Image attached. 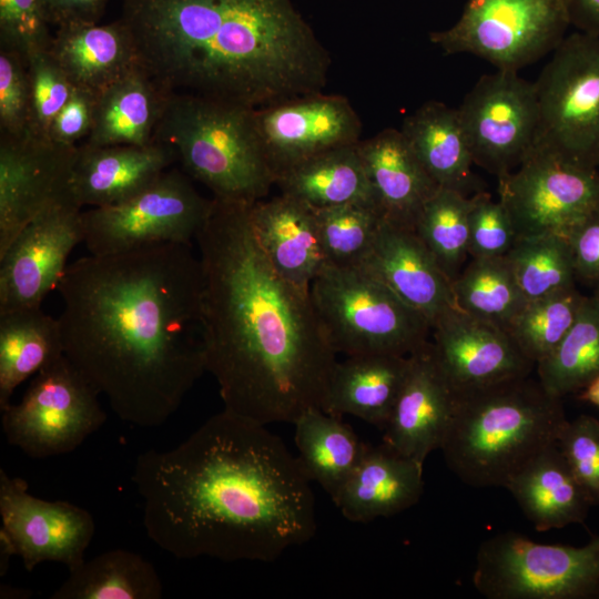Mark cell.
Masks as SVG:
<instances>
[{
	"label": "cell",
	"instance_id": "d590c367",
	"mask_svg": "<svg viewBox=\"0 0 599 599\" xmlns=\"http://www.w3.org/2000/svg\"><path fill=\"white\" fill-rule=\"evenodd\" d=\"M453 291L461 312L506 331L528 303L506 255L471 258Z\"/></svg>",
	"mask_w": 599,
	"mask_h": 599
},
{
	"label": "cell",
	"instance_id": "f6af8a7d",
	"mask_svg": "<svg viewBox=\"0 0 599 599\" xmlns=\"http://www.w3.org/2000/svg\"><path fill=\"white\" fill-rule=\"evenodd\" d=\"M31 93L27 62L0 49V132L19 135L28 131Z\"/></svg>",
	"mask_w": 599,
	"mask_h": 599
},
{
	"label": "cell",
	"instance_id": "52a82bcc",
	"mask_svg": "<svg viewBox=\"0 0 599 599\" xmlns=\"http://www.w3.org/2000/svg\"><path fill=\"white\" fill-rule=\"evenodd\" d=\"M309 296L336 354L409 356L429 342L430 323L363 266L325 264Z\"/></svg>",
	"mask_w": 599,
	"mask_h": 599
},
{
	"label": "cell",
	"instance_id": "7bdbcfd3",
	"mask_svg": "<svg viewBox=\"0 0 599 599\" xmlns=\"http://www.w3.org/2000/svg\"><path fill=\"white\" fill-rule=\"evenodd\" d=\"M38 0H0V49L20 55L26 62L49 50L53 39Z\"/></svg>",
	"mask_w": 599,
	"mask_h": 599
},
{
	"label": "cell",
	"instance_id": "ba28073f",
	"mask_svg": "<svg viewBox=\"0 0 599 599\" xmlns=\"http://www.w3.org/2000/svg\"><path fill=\"white\" fill-rule=\"evenodd\" d=\"M473 585L488 599H599V536L575 547L497 534L478 548Z\"/></svg>",
	"mask_w": 599,
	"mask_h": 599
},
{
	"label": "cell",
	"instance_id": "4dcf8cb0",
	"mask_svg": "<svg viewBox=\"0 0 599 599\" xmlns=\"http://www.w3.org/2000/svg\"><path fill=\"white\" fill-rule=\"evenodd\" d=\"M63 354L59 319L41 306L0 313V409L22 382Z\"/></svg>",
	"mask_w": 599,
	"mask_h": 599
},
{
	"label": "cell",
	"instance_id": "44dd1931",
	"mask_svg": "<svg viewBox=\"0 0 599 599\" xmlns=\"http://www.w3.org/2000/svg\"><path fill=\"white\" fill-rule=\"evenodd\" d=\"M363 266L433 326L459 309L453 282L414 230L383 220ZM460 311V309H459Z\"/></svg>",
	"mask_w": 599,
	"mask_h": 599
},
{
	"label": "cell",
	"instance_id": "9c48e42d",
	"mask_svg": "<svg viewBox=\"0 0 599 599\" xmlns=\"http://www.w3.org/2000/svg\"><path fill=\"white\" fill-rule=\"evenodd\" d=\"M539 126L534 149L599 166V37H565L535 81Z\"/></svg>",
	"mask_w": 599,
	"mask_h": 599
},
{
	"label": "cell",
	"instance_id": "b9f144b4",
	"mask_svg": "<svg viewBox=\"0 0 599 599\" xmlns=\"http://www.w3.org/2000/svg\"><path fill=\"white\" fill-rule=\"evenodd\" d=\"M556 443L592 506H599V420L583 414L567 419Z\"/></svg>",
	"mask_w": 599,
	"mask_h": 599
},
{
	"label": "cell",
	"instance_id": "d6986e66",
	"mask_svg": "<svg viewBox=\"0 0 599 599\" xmlns=\"http://www.w3.org/2000/svg\"><path fill=\"white\" fill-rule=\"evenodd\" d=\"M432 335L436 359L457 393L527 377L536 367L505 328L459 309L441 317Z\"/></svg>",
	"mask_w": 599,
	"mask_h": 599
},
{
	"label": "cell",
	"instance_id": "74e56055",
	"mask_svg": "<svg viewBox=\"0 0 599 599\" xmlns=\"http://www.w3.org/2000/svg\"><path fill=\"white\" fill-rule=\"evenodd\" d=\"M506 257L527 301L576 285L570 245L562 234L519 236Z\"/></svg>",
	"mask_w": 599,
	"mask_h": 599
},
{
	"label": "cell",
	"instance_id": "1f68e13d",
	"mask_svg": "<svg viewBox=\"0 0 599 599\" xmlns=\"http://www.w3.org/2000/svg\"><path fill=\"white\" fill-rule=\"evenodd\" d=\"M357 144L319 153L278 176L275 185L282 194L313 209L347 203L376 205Z\"/></svg>",
	"mask_w": 599,
	"mask_h": 599
},
{
	"label": "cell",
	"instance_id": "30bf717a",
	"mask_svg": "<svg viewBox=\"0 0 599 599\" xmlns=\"http://www.w3.org/2000/svg\"><path fill=\"white\" fill-rule=\"evenodd\" d=\"M213 199L206 200L179 170H166L130 199L82 211L83 243L92 255L144 246L192 245L204 226Z\"/></svg>",
	"mask_w": 599,
	"mask_h": 599
},
{
	"label": "cell",
	"instance_id": "4316f807",
	"mask_svg": "<svg viewBox=\"0 0 599 599\" xmlns=\"http://www.w3.org/2000/svg\"><path fill=\"white\" fill-rule=\"evenodd\" d=\"M504 488L538 531L582 524L592 507L557 443L532 456Z\"/></svg>",
	"mask_w": 599,
	"mask_h": 599
},
{
	"label": "cell",
	"instance_id": "681fc988",
	"mask_svg": "<svg viewBox=\"0 0 599 599\" xmlns=\"http://www.w3.org/2000/svg\"><path fill=\"white\" fill-rule=\"evenodd\" d=\"M569 24L581 33L599 37V0H560Z\"/></svg>",
	"mask_w": 599,
	"mask_h": 599
},
{
	"label": "cell",
	"instance_id": "60d3db41",
	"mask_svg": "<svg viewBox=\"0 0 599 599\" xmlns=\"http://www.w3.org/2000/svg\"><path fill=\"white\" fill-rule=\"evenodd\" d=\"M27 67L31 93L28 131L48 138L50 125L67 103L73 84L50 49L32 54Z\"/></svg>",
	"mask_w": 599,
	"mask_h": 599
},
{
	"label": "cell",
	"instance_id": "5bb4252c",
	"mask_svg": "<svg viewBox=\"0 0 599 599\" xmlns=\"http://www.w3.org/2000/svg\"><path fill=\"white\" fill-rule=\"evenodd\" d=\"M498 194L517 237L546 232L565 236L599 207V172L534 149L515 171L498 177Z\"/></svg>",
	"mask_w": 599,
	"mask_h": 599
},
{
	"label": "cell",
	"instance_id": "3957f363",
	"mask_svg": "<svg viewBox=\"0 0 599 599\" xmlns=\"http://www.w3.org/2000/svg\"><path fill=\"white\" fill-rule=\"evenodd\" d=\"M248 203L213 197L196 236L206 372L227 409L262 425L321 408L337 363L309 293L274 268Z\"/></svg>",
	"mask_w": 599,
	"mask_h": 599
},
{
	"label": "cell",
	"instance_id": "603a6c76",
	"mask_svg": "<svg viewBox=\"0 0 599 599\" xmlns=\"http://www.w3.org/2000/svg\"><path fill=\"white\" fill-rule=\"evenodd\" d=\"M424 486V464L385 443L367 445L358 466L332 500L347 520L366 524L413 507Z\"/></svg>",
	"mask_w": 599,
	"mask_h": 599
},
{
	"label": "cell",
	"instance_id": "d4e9b609",
	"mask_svg": "<svg viewBox=\"0 0 599 599\" xmlns=\"http://www.w3.org/2000/svg\"><path fill=\"white\" fill-rule=\"evenodd\" d=\"M357 148L383 219L414 230L423 206L439 186L400 130L385 129L359 141Z\"/></svg>",
	"mask_w": 599,
	"mask_h": 599
},
{
	"label": "cell",
	"instance_id": "8fae6325",
	"mask_svg": "<svg viewBox=\"0 0 599 599\" xmlns=\"http://www.w3.org/2000/svg\"><path fill=\"white\" fill-rule=\"evenodd\" d=\"M99 396L63 354L34 375L19 403L1 410L6 439L32 458L69 454L105 423Z\"/></svg>",
	"mask_w": 599,
	"mask_h": 599
},
{
	"label": "cell",
	"instance_id": "f546056e",
	"mask_svg": "<svg viewBox=\"0 0 599 599\" xmlns=\"http://www.w3.org/2000/svg\"><path fill=\"white\" fill-rule=\"evenodd\" d=\"M399 130L438 186L465 195L480 191L457 109L437 101L426 102L405 118Z\"/></svg>",
	"mask_w": 599,
	"mask_h": 599
},
{
	"label": "cell",
	"instance_id": "f35d334b",
	"mask_svg": "<svg viewBox=\"0 0 599 599\" xmlns=\"http://www.w3.org/2000/svg\"><path fill=\"white\" fill-rule=\"evenodd\" d=\"M585 297L575 285L528 301L507 332L522 354L537 364L565 337L576 321Z\"/></svg>",
	"mask_w": 599,
	"mask_h": 599
},
{
	"label": "cell",
	"instance_id": "c3c4849f",
	"mask_svg": "<svg viewBox=\"0 0 599 599\" xmlns=\"http://www.w3.org/2000/svg\"><path fill=\"white\" fill-rule=\"evenodd\" d=\"M108 0H38L50 26L98 23Z\"/></svg>",
	"mask_w": 599,
	"mask_h": 599
},
{
	"label": "cell",
	"instance_id": "8d00e7d4",
	"mask_svg": "<svg viewBox=\"0 0 599 599\" xmlns=\"http://www.w3.org/2000/svg\"><path fill=\"white\" fill-rule=\"evenodd\" d=\"M474 194L438 187L423 206L414 231L454 282L468 253L469 217Z\"/></svg>",
	"mask_w": 599,
	"mask_h": 599
},
{
	"label": "cell",
	"instance_id": "e575fe53",
	"mask_svg": "<svg viewBox=\"0 0 599 599\" xmlns=\"http://www.w3.org/2000/svg\"><path fill=\"white\" fill-rule=\"evenodd\" d=\"M536 369L546 392L560 398L581 392L599 376V298L585 297L570 329Z\"/></svg>",
	"mask_w": 599,
	"mask_h": 599
},
{
	"label": "cell",
	"instance_id": "277c9868",
	"mask_svg": "<svg viewBox=\"0 0 599 599\" xmlns=\"http://www.w3.org/2000/svg\"><path fill=\"white\" fill-rule=\"evenodd\" d=\"M121 18L171 93L260 109L326 85L328 53L291 0H123Z\"/></svg>",
	"mask_w": 599,
	"mask_h": 599
},
{
	"label": "cell",
	"instance_id": "2e32d148",
	"mask_svg": "<svg viewBox=\"0 0 599 599\" xmlns=\"http://www.w3.org/2000/svg\"><path fill=\"white\" fill-rule=\"evenodd\" d=\"M1 529L27 571L45 561L68 570L84 560L95 534L93 516L65 500H44L29 493L28 483L0 469Z\"/></svg>",
	"mask_w": 599,
	"mask_h": 599
},
{
	"label": "cell",
	"instance_id": "ac0fdd59",
	"mask_svg": "<svg viewBox=\"0 0 599 599\" xmlns=\"http://www.w3.org/2000/svg\"><path fill=\"white\" fill-rule=\"evenodd\" d=\"M255 122L275 182L319 153L361 141L362 123L347 99L322 92L255 109Z\"/></svg>",
	"mask_w": 599,
	"mask_h": 599
},
{
	"label": "cell",
	"instance_id": "816d5d0a",
	"mask_svg": "<svg viewBox=\"0 0 599 599\" xmlns=\"http://www.w3.org/2000/svg\"><path fill=\"white\" fill-rule=\"evenodd\" d=\"M593 295L599 298V285L596 286Z\"/></svg>",
	"mask_w": 599,
	"mask_h": 599
},
{
	"label": "cell",
	"instance_id": "7c38bea8",
	"mask_svg": "<svg viewBox=\"0 0 599 599\" xmlns=\"http://www.w3.org/2000/svg\"><path fill=\"white\" fill-rule=\"evenodd\" d=\"M568 26L560 0H469L457 23L430 40L446 54L468 53L496 70L519 71L552 53Z\"/></svg>",
	"mask_w": 599,
	"mask_h": 599
},
{
	"label": "cell",
	"instance_id": "cb8c5ba5",
	"mask_svg": "<svg viewBox=\"0 0 599 599\" xmlns=\"http://www.w3.org/2000/svg\"><path fill=\"white\" fill-rule=\"evenodd\" d=\"M254 235L265 255L292 285L309 293L325 265L314 209L282 194L248 207Z\"/></svg>",
	"mask_w": 599,
	"mask_h": 599
},
{
	"label": "cell",
	"instance_id": "6da1fadb",
	"mask_svg": "<svg viewBox=\"0 0 599 599\" xmlns=\"http://www.w3.org/2000/svg\"><path fill=\"white\" fill-rule=\"evenodd\" d=\"M191 246L90 254L58 285L64 355L128 424L163 425L206 372L204 278Z\"/></svg>",
	"mask_w": 599,
	"mask_h": 599
},
{
	"label": "cell",
	"instance_id": "9a60e30c",
	"mask_svg": "<svg viewBox=\"0 0 599 599\" xmlns=\"http://www.w3.org/2000/svg\"><path fill=\"white\" fill-rule=\"evenodd\" d=\"M78 145L29 131L0 136V254L32 220L73 200L71 177Z\"/></svg>",
	"mask_w": 599,
	"mask_h": 599
},
{
	"label": "cell",
	"instance_id": "836d02e7",
	"mask_svg": "<svg viewBox=\"0 0 599 599\" xmlns=\"http://www.w3.org/2000/svg\"><path fill=\"white\" fill-rule=\"evenodd\" d=\"M51 599H160L163 585L155 567L141 555L113 549L69 569Z\"/></svg>",
	"mask_w": 599,
	"mask_h": 599
},
{
	"label": "cell",
	"instance_id": "4fadbf2b",
	"mask_svg": "<svg viewBox=\"0 0 599 599\" xmlns=\"http://www.w3.org/2000/svg\"><path fill=\"white\" fill-rule=\"evenodd\" d=\"M457 111L474 163L497 179L515 171L535 148L537 90L518 71L483 75Z\"/></svg>",
	"mask_w": 599,
	"mask_h": 599
},
{
	"label": "cell",
	"instance_id": "d6a6232c",
	"mask_svg": "<svg viewBox=\"0 0 599 599\" xmlns=\"http://www.w3.org/2000/svg\"><path fill=\"white\" fill-rule=\"evenodd\" d=\"M298 459L312 481L333 499L358 466L368 444L341 417L321 408L304 412L294 423Z\"/></svg>",
	"mask_w": 599,
	"mask_h": 599
},
{
	"label": "cell",
	"instance_id": "ffe728a7",
	"mask_svg": "<svg viewBox=\"0 0 599 599\" xmlns=\"http://www.w3.org/2000/svg\"><path fill=\"white\" fill-rule=\"evenodd\" d=\"M410 364L383 429V443L424 464L440 449L456 412L458 393L439 366L429 341L409 355Z\"/></svg>",
	"mask_w": 599,
	"mask_h": 599
},
{
	"label": "cell",
	"instance_id": "ab89813d",
	"mask_svg": "<svg viewBox=\"0 0 599 599\" xmlns=\"http://www.w3.org/2000/svg\"><path fill=\"white\" fill-rule=\"evenodd\" d=\"M325 264L357 266L373 247L383 216L373 203L314 209Z\"/></svg>",
	"mask_w": 599,
	"mask_h": 599
},
{
	"label": "cell",
	"instance_id": "83f0119b",
	"mask_svg": "<svg viewBox=\"0 0 599 599\" xmlns=\"http://www.w3.org/2000/svg\"><path fill=\"white\" fill-rule=\"evenodd\" d=\"M409 356L367 354L336 363L322 409L384 429L409 369Z\"/></svg>",
	"mask_w": 599,
	"mask_h": 599
},
{
	"label": "cell",
	"instance_id": "7dc6e473",
	"mask_svg": "<svg viewBox=\"0 0 599 599\" xmlns=\"http://www.w3.org/2000/svg\"><path fill=\"white\" fill-rule=\"evenodd\" d=\"M565 236L570 245L577 278L599 285V207Z\"/></svg>",
	"mask_w": 599,
	"mask_h": 599
},
{
	"label": "cell",
	"instance_id": "f907efd6",
	"mask_svg": "<svg viewBox=\"0 0 599 599\" xmlns=\"http://www.w3.org/2000/svg\"><path fill=\"white\" fill-rule=\"evenodd\" d=\"M579 398L599 408V376L580 392Z\"/></svg>",
	"mask_w": 599,
	"mask_h": 599
},
{
	"label": "cell",
	"instance_id": "5b68a950",
	"mask_svg": "<svg viewBox=\"0 0 599 599\" xmlns=\"http://www.w3.org/2000/svg\"><path fill=\"white\" fill-rule=\"evenodd\" d=\"M562 398L530 376L458 393L441 444L448 468L473 487H505L509 477L546 446L567 422Z\"/></svg>",
	"mask_w": 599,
	"mask_h": 599
},
{
	"label": "cell",
	"instance_id": "8992f818",
	"mask_svg": "<svg viewBox=\"0 0 599 599\" xmlns=\"http://www.w3.org/2000/svg\"><path fill=\"white\" fill-rule=\"evenodd\" d=\"M154 141L170 146L190 176L214 197L252 204L275 185L255 109L193 93H172Z\"/></svg>",
	"mask_w": 599,
	"mask_h": 599
},
{
	"label": "cell",
	"instance_id": "7a4b0ae2",
	"mask_svg": "<svg viewBox=\"0 0 599 599\" xmlns=\"http://www.w3.org/2000/svg\"><path fill=\"white\" fill-rule=\"evenodd\" d=\"M132 481L148 537L179 559L273 562L316 532L300 459L267 426L227 409L171 449H149Z\"/></svg>",
	"mask_w": 599,
	"mask_h": 599
},
{
	"label": "cell",
	"instance_id": "f1b7e54d",
	"mask_svg": "<svg viewBox=\"0 0 599 599\" xmlns=\"http://www.w3.org/2000/svg\"><path fill=\"white\" fill-rule=\"evenodd\" d=\"M172 93L140 64L98 94L90 145H148Z\"/></svg>",
	"mask_w": 599,
	"mask_h": 599
},
{
	"label": "cell",
	"instance_id": "484cf974",
	"mask_svg": "<svg viewBox=\"0 0 599 599\" xmlns=\"http://www.w3.org/2000/svg\"><path fill=\"white\" fill-rule=\"evenodd\" d=\"M50 51L73 87L95 94L142 64L134 35L122 18L108 24L58 27Z\"/></svg>",
	"mask_w": 599,
	"mask_h": 599
},
{
	"label": "cell",
	"instance_id": "bcb514c9",
	"mask_svg": "<svg viewBox=\"0 0 599 599\" xmlns=\"http://www.w3.org/2000/svg\"><path fill=\"white\" fill-rule=\"evenodd\" d=\"M98 94L73 87L71 94L52 121L48 138L59 144L75 146L77 141L89 136L95 115Z\"/></svg>",
	"mask_w": 599,
	"mask_h": 599
},
{
	"label": "cell",
	"instance_id": "e0dca14e",
	"mask_svg": "<svg viewBox=\"0 0 599 599\" xmlns=\"http://www.w3.org/2000/svg\"><path fill=\"white\" fill-rule=\"evenodd\" d=\"M74 200L58 203L32 220L0 254V313L41 306L83 241L82 211Z\"/></svg>",
	"mask_w": 599,
	"mask_h": 599
},
{
	"label": "cell",
	"instance_id": "ee69618b",
	"mask_svg": "<svg viewBox=\"0 0 599 599\" xmlns=\"http://www.w3.org/2000/svg\"><path fill=\"white\" fill-rule=\"evenodd\" d=\"M516 240L515 226L504 204L487 192L475 193L469 217V256H505Z\"/></svg>",
	"mask_w": 599,
	"mask_h": 599
},
{
	"label": "cell",
	"instance_id": "7402d4cb",
	"mask_svg": "<svg viewBox=\"0 0 599 599\" xmlns=\"http://www.w3.org/2000/svg\"><path fill=\"white\" fill-rule=\"evenodd\" d=\"M176 160L158 141L148 145L78 146L71 195L78 205L108 206L123 202L155 182Z\"/></svg>",
	"mask_w": 599,
	"mask_h": 599
}]
</instances>
